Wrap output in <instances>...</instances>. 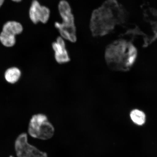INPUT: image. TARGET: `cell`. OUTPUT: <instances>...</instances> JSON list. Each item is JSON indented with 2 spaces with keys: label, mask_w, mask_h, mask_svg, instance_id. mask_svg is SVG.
<instances>
[{
  "label": "cell",
  "mask_w": 157,
  "mask_h": 157,
  "mask_svg": "<svg viewBox=\"0 0 157 157\" xmlns=\"http://www.w3.org/2000/svg\"><path fill=\"white\" fill-rule=\"evenodd\" d=\"M124 19V11L117 0H105L92 12L89 22L90 32L95 37L106 36L122 24Z\"/></svg>",
  "instance_id": "6da1fadb"
},
{
  "label": "cell",
  "mask_w": 157,
  "mask_h": 157,
  "mask_svg": "<svg viewBox=\"0 0 157 157\" xmlns=\"http://www.w3.org/2000/svg\"><path fill=\"white\" fill-rule=\"evenodd\" d=\"M15 150L17 157H48L46 152L29 144L28 136L25 133L19 135L16 139Z\"/></svg>",
  "instance_id": "5b68a950"
},
{
  "label": "cell",
  "mask_w": 157,
  "mask_h": 157,
  "mask_svg": "<svg viewBox=\"0 0 157 157\" xmlns=\"http://www.w3.org/2000/svg\"><path fill=\"white\" fill-rule=\"evenodd\" d=\"M59 36L52 44V48L55 53L56 61L60 64L67 63L70 60L69 55L66 48L65 41Z\"/></svg>",
  "instance_id": "8992f818"
},
{
  "label": "cell",
  "mask_w": 157,
  "mask_h": 157,
  "mask_svg": "<svg viewBox=\"0 0 157 157\" xmlns=\"http://www.w3.org/2000/svg\"><path fill=\"white\" fill-rule=\"evenodd\" d=\"M23 25L20 22L15 21H9L3 24L2 31L16 36L23 31Z\"/></svg>",
  "instance_id": "52a82bcc"
},
{
  "label": "cell",
  "mask_w": 157,
  "mask_h": 157,
  "mask_svg": "<svg viewBox=\"0 0 157 157\" xmlns=\"http://www.w3.org/2000/svg\"><path fill=\"white\" fill-rule=\"evenodd\" d=\"M12 1L15 3H19L22 1V0H11Z\"/></svg>",
  "instance_id": "5bb4252c"
},
{
  "label": "cell",
  "mask_w": 157,
  "mask_h": 157,
  "mask_svg": "<svg viewBox=\"0 0 157 157\" xmlns=\"http://www.w3.org/2000/svg\"><path fill=\"white\" fill-rule=\"evenodd\" d=\"M42 6L38 0H33L31 3L29 10V17L31 22L34 24L39 23Z\"/></svg>",
  "instance_id": "ba28073f"
},
{
  "label": "cell",
  "mask_w": 157,
  "mask_h": 157,
  "mask_svg": "<svg viewBox=\"0 0 157 157\" xmlns=\"http://www.w3.org/2000/svg\"><path fill=\"white\" fill-rule=\"evenodd\" d=\"M5 0H0V9L4 3Z\"/></svg>",
  "instance_id": "4fadbf2b"
},
{
  "label": "cell",
  "mask_w": 157,
  "mask_h": 157,
  "mask_svg": "<svg viewBox=\"0 0 157 157\" xmlns=\"http://www.w3.org/2000/svg\"><path fill=\"white\" fill-rule=\"evenodd\" d=\"M0 42L4 46L11 48L16 43V36L2 31L0 33Z\"/></svg>",
  "instance_id": "30bf717a"
},
{
  "label": "cell",
  "mask_w": 157,
  "mask_h": 157,
  "mask_svg": "<svg viewBox=\"0 0 157 157\" xmlns=\"http://www.w3.org/2000/svg\"><path fill=\"white\" fill-rule=\"evenodd\" d=\"M58 8L61 21H56L55 27L58 31L60 36L65 40L76 42L77 40V29L71 6L66 0H60Z\"/></svg>",
  "instance_id": "3957f363"
},
{
  "label": "cell",
  "mask_w": 157,
  "mask_h": 157,
  "mask_svg": "<svg viewBox=\"0 0 157 157\" xmlns=\"http://www.w3.org/2000/svg\"><path fill=\"white\" fill-rule=\"evenodd\" d=\"M51 11L50 9L46 6L42 5L39 18V22L43 24H46L50 18Z\"/></svg>",
  "instance_id": "7c38bea8"
},
{
  "label": "cell",
  "mask_w": 157,
  "mask_h": 157,
  "mask_svg": "<svg viewBox=\"0 0 157 157\" xmlns=\"http://www.w3.org/2000/svg\"><path fill=\"white\" fill-rule=\"evenodd\" d=\"M137 49L132 43L120 39L109 44L105 48V59L109 67L115 71L130 69L137 58Z\"/></svg>",
  "instance_id": "7a4b0ae2"
},
{
  "label": "cell",
  "mask_w": 157,
  "mask_h": 157,
  "mask_svg": "<svg viewBox=\"0 0 157 157\" xmlns=\"http://www.w3.org/2000/svg\"><path fill=\"white\" fill-rule=\"evenodd\" d=\"M21 75V70L18 68H10L5 72V79L7 82L10 84H14L18 81Z\"/></svg>",
  "instance_id": "9c48e42d"
},
{
  "label": "cell",
  "mask_w": 157,
  "mask_h": 157,
  "mask_svg": "<svg viewBox=\"0 0 157 157\" xmlns=\"http://www.w3.org/2000/svg\"><path fill=\"white\" fill-rule=\"evenodd\" d=\"M28 132L33 138L47 140L53 136L55 129L46 115L39 113L33 115L30 119Z\"/></svg>",
  "instance_id": "277c9868"
},
{
  "label": "cell",
  "mask_w": 157,
  "mask_h": 157,
  "mask_svg": "<svg viewBox=\"0 0 157 157\" xmlns=\"http://www.w3.org/2000/svg\"><path fill=\"white\" fill-rule=\"evenodd\" d=\"M130 117L133 122L137 125H142L146 121V115L142 111L140 110H133L131 111Z\"/></svg>",
  "instance_id": "8fae6325"
}]
</instances>
